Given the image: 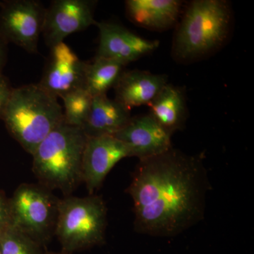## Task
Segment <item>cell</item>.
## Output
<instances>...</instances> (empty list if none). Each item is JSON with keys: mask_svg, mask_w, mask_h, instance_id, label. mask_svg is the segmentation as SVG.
Masks as SVG:
<instances>
[{"mask_svg": "<svg viewBox=\"0 0 254 254\" xmlns=\"http://www.w3.org/2000/svg\"><path fill=\"white\" fill-rule=\"evenodd\" d=\"M210 190L200 155L173 147L139 160L127 189L133 200L134 230L153 237L180 235L204 218Z\"/></svg>", "mask_w": 254, "mask_h": 254, "instance_id": "cell-1", "label": "cell"}, {"mask_svg": "<svg viewBox=\"0 0 254 254\" xmlns=\"http://www.w3.org/2000/svg\"><path fill=\"white\" fill-rule=\"evenodd\" d=\"M232 10L224 0H194L187 6L174 38L173 55L180 62L217 51L231 31Z\"/></svg>", "mask_w": 254, "mask_h": 254, "instance_id": "cell-2", "label": "cell"}, {"mask_svg": "<svg viewBox=\"0 0 254 254\" xmlns=\"http://www.w3.org/2000/svg\"><path fill=\"white\" fill-rule=\"evenodd\" d=\"M87 137L79 127L63 122L33 153V172L39 185L71 195L82 182V157Z\"/></svg>", "mask_w": 254, "mask_h": 254, "instance_id": "cell-3", "label": "cell"}, {"mask_svg": "<svg viewBox=\"0 0 254 254\" xmlns=\"http://www.w3.org/2000/svg\"><path fill=\"white\" fill-rule=\"evenodd\" d=\"M1 120L11 136L31 155L64 122L58 98L39 84L14 88Z\"/></svg>", "mask_w": 254, "mask_h": 254, "instance_id": "cell-4", "label": "cell"}, {"mask_svg": "<svg viewBox=\"0 0 254 254\" xmlns=\"http://www.w3.org/2000/svg\"><path fill=\"white\" fill-rule=\"evenodd\" d=\"M107 215L105 201L98 195L60 198L55 235L60 252L73 254L103 244Z\"/></svg>", "mask_w": 254, "mask_h": 254, "instance_id": "cell-5", "label": "cell"}, {"mask_svg": "<svg viewBox=\"0 0 254 254\" xmlns=\"http://www.w3.org/2000/svg\"><path fill=\"white\" fill-rule=\"evenodd\" d=\"M59 200L41 185L22 184L9 198L11 227L45 248L55 235Z\"/></svg>", "mask_w": 254, "mask_h": 254, "instance_id": "cell-6", "label": "cell"}, {"mask_svg": "<svg viewBox=\"0 0 254 254\" xmlns=\"http://www.w3.org/2000/svg\"><path fill=\"white\" fill-rule=\"evenodd\" d=\"M0 36L28 53H35L43 33L46 8L35 0L0 2Z\"/></svg>", "mask_w": 254, "mask_h": 254, "instance_id": "cell-7", "label": "cell"}, {"mask_svg": "<svg viewBox=\"0 0 254 254\" xmlns=\"http://www.w3.org/2000/svg\"><path fill=\"white\" fill-rule=\"evenodd\" d=\"M89 0H55L46 10L43 34L50 47L63 43L72 33L95 25V5Z\"/></svg>", "mask_w": 254, "mask_h": 254, "instance_id": "cell-8", "label": "cell"}, {"mask_svg": "<svg viewBox=\"0 0 254 254\" xmlns=\"http://www.w3.org/2000/svg\"><path fill=\"white\" fill-rule=\"evenodd\" d=\"M87 63L64 42L52 47L38 84L50 94L63 98L83 88Z\"/></svg>", "mask_w": 254, "mask_h": 254, "instance_id": "cell-9", "label": "cell"}, {"mask_svg": "<svg viewBox=\"0 0 254 254\" xmlns=\"http://www.w3.org/2000/svg\"><path fill=\"white\" fill-rule=\"evenodd\" d=\"M128 157V148L115 136L87 138L82 157V182L89 195L102 186L107 175L120 160Z\"/></svg>", "mask_w": 254, "mask_h": 254, "instance_id": "cell-10", "label": "cell"}, {"mask_svg": "<svg viewBox=\"0 0 254 254\" xmlns=\"http://www.w3.org/2000/svg\"><path fill=\"white\" fill-rule=\"evenodd\" d=\"M173 134L150 114L131 118L115 136L126 145L130 157L139 160L156 156L173 148Z\"/></svg>", "mask_w": 254, "mask_h": 254, "instance_id": "cell-11", "label": "cell"}, {"mask_svg": "<svg viewBox=\"0 0 254 254\" xmlns=\"http://www.w3.org/2000/svg\"><path fill=\"white\" fill-rule=\"evenodd\" d=\"M95 25L100 33L96 56L118 62L124 66L153 53L159 47V41L142 38L121 25L108 22H96Z\"/></svg>", "mask_w": 254, "mask_h": 254, "instance_id": "cell-12", "label": "cell"}, {"mask_svg": "<svg viewBox=\"0 0 254 254\" xmlns=\"http://www.w3.org/2000/svg\"><path fill=\"white\" fill-rule=\"evenodd\" d=\"M168 83V76L141 70L124 71L115 86V100L128 110L148 105Z\"/></svg>", "mask_w": 254, "mask_h": 254, "instance_id": "cell-13", "label": "cell"}, {"mask_svg": "<svg viewBox=\"0 0 254 254\" xmlns=\"http://www.w3.org/2000/svg\"><path fill=\"white\" fill-rule=\"evenodd\" d=\"M130 110L107 95L94 97L82 130L87 138L115 136L131 119Z\"/></svg>", "mask_w": 254, "mask_h": 254, "instance_id": "cell-14", "label": "cell"}, {"mask_svg": "<svg viewBox=\"0 0 254 254\" xmlns=\"http://www.w3.org/2000/svg\"><path fill=\"white\" fill-rule=\"evenodd\" d=\"M182 5V1L177 0H128L127 14L138 26L163 31L176 24Z\"/></svg>", "mask_w": 254, "mask_h": 254, "instance_id": "cell-15", "label": "cell"}, {"mask_svg": "<svg viewBox=\"0 0 254 254\" xmlns=\"http://www.w3.org/2000/svg\"><path fill=\"white\" fill-rule=\"evenodd\" d=\"M148 106V114L171 134L185 126L188 118L186 98L178 87L167 83Z\"/></svg>", "mask_w": 254, "mask_h": 254, "instance_id": "cell-16", "label": "cell"}, {"mask_svg": "<svg viewBox=\"0 0 254 254\" xmlns=\"http://www.w3.org/2000/svg\"><path fill=\"white\" fill-rule=\"evenodd\" d=\"M125 67L118 62L95 57L93 63H87L83 89L93 98L107 95V92L116 86Z\"/></svg>", "mask_w": 254, "mask_h": 254, "instance_id": "cell-17", "label": "cell"}, {"mask_svg": "<svg viewBox=\"0 0 254 254\" xmlns=\"http://www.w3.org/2000/svg\"><path fill=\"white\" fill-rule=\"evenodd\" d=\"M62 99L64 105V123L82 128L91 111L93 97L86 90L81 88L65 95Z\"/></svg>", "mask_w": 254, "mask_h": 254, "instance_id": "cell-18", "label": "cell"}, {"mask_svg": "<svg viewBox=\"0 0 254 254\" xmlns=\"http://www.w3.org/2000/svg\"><path fill=\"white\" fill-rule=\"evenodd\" d=\"M2 254H43L44 247L16 229L10 227L0 237Z\"/></svg>", "mask_w": 254, "mask_h": 254, "instance_id": "cell-19", "label": "cell"}, {"mask_svg": "<svg viewBox=\"0 0 254 254\" xmlns=\"http://www.w3.org/2000/svg\"><path fill=\"white\" fill-rule=\"evenodd\" d=\"M11 227L9 198L0 190V237Z\"/></svg>", "mask_w": 254, "mask_h": 254, "instance_id": "cell-20", "label": "cell"}, {"mask_svg": "<svg viewBox=\"0 0 254 254\" xmlns=\"http://www.w3.org/2000/svg\"><path fill=\"white\" fill-rule=\"evenodd\" d=\"M13 89L14 88H11L7 78L5 77L2 73H0V119L1 120Z\"/></svg>", "mask_w": 254, "mask_h": 254, "instance_id": "cell-21", "label": "cell"}, {"mask_svg": "<svg viewBox=\"0 0 254 254\" xmlns=\"http://www.w3.org/2000/svg\"><path fill=\"white\" fill-rule=\"evenodd\" d=\"M7 44L2 37L0 36V73L2 71L7 58Z\"/></svg>", "mask_w": 254, "mask_h": 254, "instance_id": "cell-22", "label": "cell"}, {"mask_svg": "<svg viewBox=\"0 0 254 254\" xmlns=\"http://www.w3.org/2000/svg\"><path fill=\"white\" fill-rule=\"evenodd\" d=\"M43 254H64L62 253V252H44Z\"/></svg>", "mask_w": 254, "mask_h": 254, "instance_id": "cell-23", "label": "cell"}, {"mask_svg": "<svg viewBox=\"0 0 254 254\" xmlns=\"http://www.w3.org/2000/svg\"><path fill=\"white\" fill-rule=\"evenodd\" d=\"M0 254H2V252H1V245H0Z\"/></svg>", "mask_w": 254, "mask_h": 254, "instance_id": "cell-24", "label": "cell"}]
</instances>
